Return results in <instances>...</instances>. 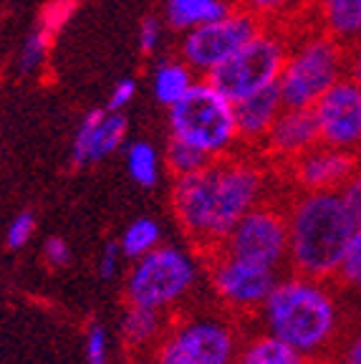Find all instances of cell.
Masks as SVG:
<instances>
[{
  "label": "cell",
  "instance_id": "6da1fadb",
  "mask_svg": "<svg viewBox=\"0 0 361 364\" xmlns=\"http://www.w3.org/2000/svg\"><path fill=\"white\" fill-rule=\"evenodd\" d=\"M271 193V170L263 154L230 152L210 159L203 170L175 177L172 210L200 250H217L240 218L255 205L266 203Z\"/></svg>",
  "mask_w": 361,
  "mask_h": 364
},
{
  "label": "cell",
  "instance_id": "7a4b0ae2",
  "mask_svg": "<svg viewBox=\"0 0 361 364\" xmlns=\"http://www.w3.org/2000/svg\"><path fill=\"white\" fill-rule=\"evenodd\" d=\"M266 334L286 341L308 359L321 357L341 334V306L323 279L296 273L278 279L260 306Z\"/></svg>",
  "mask_w": 361,
  "mask_h": 364
},
{
  "label": "cell",
  "instance_id": "3957f363",
  "mask_svg": "<svg viewBox=\"0 0 361 364\" xmlns=\"http://www.w3.org/2000/svg\"><path fill=\"white\" fill-rule=\"evenodd\" d=\"M286 220L291 268L313 279H336L351 235L359 228L341 193L296 190L286 205Z\"/></svg>",
  "mask_w": 361,
  "mask_h": 364
},
{
  "label": "cell",
  "instance_id": "277c9868",
  "mask_svg": "<svg viewBox=\"0 0 361 364\" xmlns=\"http://www.w3.org/2000/svg\"><path fill=\"white\" fill-rule=\"evenodd\" d=\"M288 31L291 43L278 76V94L283 107L311 109L336 81L346 76L349 48L321 28L311 26L306 18Z\"/></svg>",
  "mask_w": 361,
  "mask_h": 364
},
{
  "label": "cell",
  "instance_id": "5b68a950",
  "mask_svg": "<svg viewBox=\"0 0 361 364\" xmlns=\"http://www.w3.org/2000/svg\"><path fill=\"white\" fill-rule=\"evenodd\" d=\"M170 136L192 144L210 159L225 157L240 144L235 104L210 79H200L185 99L167 109Z\"/></svg>",
  "mask_w": 361,
  "mask_h": 364
},
{
  "label": "cell",
  "instance_id": "8992f818",
  "mask_svg": "<svg viewBox=\"0 0 361 364\" xmlns=\"http://www.w3.org/2000/svg\"><path fill=\"white\" fill-rule=\"evenodd\" d=\"M198 284V261L180 245H157L134 261L126 273V301L131 306L170 311L190 296Z\"/></svg>",
  "mask_w": 361,
  "mask_h": 364
},
{
  "label": "cell",
  "instance_id": "52a82bcc",
  "mask_svg": "<svg viewBox=\"0 0 361 364\" xmlns=\"http://www.w3.org/2000/svg\"><path fill=\"white\" fill-rule=\"evenodd\" d=\"M288 43L291 31L286 26H260L258 33L240 46L222 66L215 68L208 79L232 102L278 86Z\"/></svg>",
  "mask_w": 361,
  "mask_h": 364
},
{
  "label": "cell",
  "instance_id": "ba28073f",
  "mask_svg": "<svg viewBox=\"0 0 361 364\" xmlns=\"http://www.w3.org/2000/svg\"><path fill=\"white\" fill-rule=\"evenodd\" d=\"M240 339L222 316H185L167 324L154 347L157 364H235Z\"/></svg>",
  "mask_w": 361,
  "mask_h": 364
},
{
  "label": "cell",
  "instance_id": "9c48e42d",
  "mask_svg": "<svg viewBox=\"0 0 361 364\" xmlns=\"http://www.w3.org/2000/svg\"><path fill=\"white\" fill-rule=\"evenodd\" d=\"M217 250H225L240 261L278 271L283 263H288L286 208H278L268 200L255 205L248 215L240 218V223L227 233Z\"/></svg>",
  "mask_w": 361,
  "mask_h": 364
},
{
  "label": "cell",
  "instance_id": "30bf717a",
  "mask_svg": "<svg viewBox=\"0 0 361 364\" xmlns=\"http://www.w3.org/2000/svg\"><path fill=\"white\" fill-rule=\"evenodd\" d=\"M263 23L255 21L240 6H232L225 16L182 33L180 56L195 68V74L208 79L215 68L222 66L232 53L245 46Z\"/></svg>",
  "mask_w": 361,
  "mask_h": 364
},
{
  "label": "cell",
  "instance_id": "8fae6325",
  "mask_svg": "<svg viewBox=\"0 0 361 364\" xmlns=\"http://www.w3.org/2000/svg\"><path fill=\"white\" fill-rule=\"evenodd\" d=\"M278 281V271L240 261L225 250L210 253V284L222 304L232 311H260L271 289Z\"/></svg>",
  "mask_w": 361,
  "mask_h": 364
},
{
  "label": "cell",
  "instance_id": "7c38bea8",
  "mask_svg": "<svg viewBox=\"0 0 361 364\" xmlns=\"http://www.w3.org/2000/svg\"><path fill=\"white\" fill-rule=\"evenodd\" d=\"M318 142L344 152H361V86L344 76L313 107Z\"/></svg>",
  "mask_w": 361,
  "mask_h": 364
},
{
  "label": "cell",
  "instance_id": "4fadbf2b",
  "mask_svg": "<svg viewBox=\"0 0 361 364\" xmlns=\"http://www.w3.org/2000/svg\"><path fill=\"white\" fill-rule=\"evenodd\" d=\"M359 167V154L318 142L283 170L301 193H339Z\"/></svg>",
  "mask_w": 361,
  "mask_h": 364
},
{
  "label": "cell",
  "instance_id": "5bb4252c",
  "mask_svg": "<svg viewBox=\"0 0 361 364\" xmlns=\"http://www.w3.org/2000/svg\"><path fill=\"white\" fill-rule=\"evenodd\" d=\"M126 134H129V119L124 112H112L107 107L91 109L81 117L74 132L71 162L76 167L96 165L126 147Z\"/></svg>",
  "mask_w": 361,
  "mask_h": 364
},
{
  "label": "cell",
  "instance_id": "9a60e30c",
  "mask_svg": "<svg viewBox=\"0 0 361 364\" xmlns=\"http://www.w3.org/2000/svg\"><path fill=\"white\" fill-rule=\"evenodd\" d=\"M313 144H318V127L313 112L303 107H283L258 149L271 165L288 167Z\"/></svg>",
  "mask_w": 361,
  "mask_h": 364
},
{
  "label": "cell",
  "instance_id": "2e32d148",
  "mask_svg": "<svg viewBox=\"0 0 361 364\" xmlns=\"http://www.w3.org/2000/svg\"><path fill=\"white\" fill-rule=\"evenodd\" d=\"M81 0H51L38 13V21L31 28V33L23 38L21 51L16 56V71L21 76H38L48 63L58 33L63 31L74 13L79 11Z\"/></svg>",
  "mask_w": 361,
  "mask_h": 364
},
{
  "label": "cell",
  "instance_id": "e0dca14e",
  "mask_svg": "<svg viewBox=\"0 0 361 364\" xmlns=\"http://www.w3.org/2000/svg\"><path fill=\"white\" fill-rule=\"evenodd\" d=\"M303 18L346 48L361 43V0H306Z\"/></svg>",
  "mask_w": 361,
  "mask_h": 364
},
{
  "label": "cell",
  "instance_id": "ac0fdd59",
  "mask_svg": "<svg viewBox=\"0 0 361 364\" xmlns=\"http://www.w3.org/2000/svg\"><path fill=\"white\" fill-rule=\"evenodd\" d=\"M232 104H235V124L237 134H240V144L258 149L263 136L278 119V114L283 112V99L278 94V86L255 91V94H248Z\"/></svg>",
  "mask_w": 361,
  "mask_h": 364
},
{
  "label": "cell",
  "instance_id": "d6986e66",
  "mask_svg": "<svg viewBox=\"0 0 361 364\" xmlns=\"http://www.w3.org/2000/svg\"><path fill=\"white\" fill-rule=\"evenodd\" d=\"M203 76L195 74V68L182 56L159 58L152 68V94L164 109L175 107L180 99H185Z\"/></svg>",
  "mask_w": 361,
  "mask_h": 364
},
{
  "label": "cell",
  "instance_id": "ffe728a7",
  "mask_svg": "<svg viewBox=\"0 0 361 364\" xmlns=\"http://www.w3.org/2000/svg\"><path fill=\"white\" fill-rule=\"evenodd\" d=\"M232 6L235 0H164V23L177 33H187L225 16Z\"/></svg>",
  "mask_w": 361,
  "mask_h": 364
},
{
  "label": "cell",
  "instance_id": "44dd1931",
  "mask_svg": "<svg viewBox=\"0 0 361 364\" xmlns=\"http://www.w3.org/2000/svg\"><path fill=\"white\" fill-rule=\"evenodd\" d=\"M164 329H167L164 311L131 306V304L124 314V321H122V331H124L126 344L134 349H154L157 341L162 339Z\"/></svg>",
  "mask_w": 361,
  "mask_h": 364
},
{
  "label": "cell",
  "instance_id": "7402d4cb",
  "mask_svg": "<svg viewBox=\"0 0 361 364\" xmlns=\"http://www.w3.org/2000/svg\"><path fill=\"white\" fill-rule=\"evenodd\" d=\"M235 364H311V359L276 336L258 334L240 347Z\"/></svg>",
  "mask_w": 361,
  "mask_h": 364
},
{
  "label": "cell",
  "instance_id": "603a6c76",
  "mask_svg": "<svg viewBox=\"0 0 361 364\" xmlns=\"http://www.w3.org/2000/svg\"><path fill=\"white\" fill-rule=\"evenodd\" d=\"M126 172H129L131 180L139 185V188L152 190L159 182L164 170V157H159L157 147L147 139H134V142H126Z\"/></svg>",
  "mask_w": 361,
  "mask_h": 364
},
{
  "label": "cell",
  "instance_id": "cb8c5ba5",
  "mask_svg": "<svg viewBox=\"0 0 361 364\" xmlns=\"http://www.w3.org/2000/svg\"><path fill=\"white\" fill-rule=\"evenodd\" d=\"M245 13L255 18L263 26H286L293 28L296 23L303 21L306 0H235Z\"/></svg>",
  "mask_w": 361,
  "mask_h": 364
},
{
  "label": "cell",
  "instance_id": "d4e9b609",
  "mask_svg": "<svg viewBox=\"0 0 361 364\" xmlns=\"http://www.w3.org/2000/svg\"><path fill=\"white\" fill-rule=\"evenodd\" d=\"M119 245H122L124 258L136 261V258L147 256L149 250H154L157 245H162V228L154 218H136L124 228Z\"/></svg>",
  "mask_w": 361,
  "mask_h": 364
},
{
  "label": "cell",
  "instance_id": "484cf974",
  "mask_svg": "<svg viewBox=\"0 0 361 364\" xmlns=\"http://www.w3.org/2000/svg\"><path fill=\"white\" fill-rule=\"evenodd\" d=\"M210 162L208 154H203L200 149H195L192 144L180 142L175 136H170V144L164 149V167L172 177H185L192 175V172L203 170Z\"/></svg>",
  "mask_w": 361,
  "mask_h": 364
},
{
  "label": "cell",
  "instance_id": "4316f807",
  "mask_svg": "<svg viewBox=\"0 0 361 364\" xmlns=\"http://www.w3.org/2000/svg\"><path fill=\"white\" fill-rule=\"evenodd\" d=\"M336 279L344 286L354 291H361V225L354 230L349 240V248L344 253V261H341V268L336 273Z\"/></svg>",
  "mask_w": 361,
  "mask_h": 364
},
{
  "label": "cell",
  "instance_id": "83f0119b",
  "mask_svg": "<svg viewBox=\"0 0 361 364\" xmlns=\"http://www.w3.org/2000/svg\"><path fill=\"white\" fill-rule=\"evenodd\" d=\"M36 228H38V223H36L33 213H28V210L18 213V215L13 218V220L8 223V228H6V243H8V248H11V250L26 248V245L33 240Z\"/></svg>",
  "mask_w": 361,
  "mask_h": 364
},
{
  "label": "cell",
  "instance_id": "f1b7e54d",
  "mask_svg": "<svg viewBox=\"0 0 361 364\" xmlns=\"http://www.w3.org/2000/svg\"><path fill=\"white\" fill-rule=\"evenodd\" d=\"M164 28H167V23L162 18L157 16L141 18L139 33H136V46H139L141 56H154L159 51V46L164 41Z\"/></svg>",
  "mask_w": 361,
  "mask_h": 364
},
{
  "label": "cell",
  "instance_id": "f546056e",
  "mask_svg": "<svg viewBox=\"0 0 361 364\" xmlns=\"http://www.w3.org/2000/svg\"><path fill=\"white\" fill-rule=\"evenodd\" d=\"M86 362L109 364L112 362V339L104 324H91L86 331Z\"/></svg>",
  "mask_w": 361,
  "mask_h": 364
},
{
  "label": "cell",
  "instance_id": "4dcf8cb0",
  "mask_svg": "<svg viewBox=\"0 0 361 364\" xmlns=\"http://www.w3.org/2000/svg\"><path fill=\"white\" fill-rule=\"evenodd\" d=\"M134 99H136V81L124 76V79H119L117 84L112 86V91H109L107 109H112V112H126V107H129Z\"/></svg>",
  "mask_w": 361,
  "mask_h": 364
},
{
  "label": "cell",
  "instance_id": "1f68e13d",
  "mask_svg": "<svg viewBox=\"0 0 361 364\" xmlns=\"http://www.w3.org/2000/svg\"><path fill=\"white\" fill-rule=\"evenodd\" d=\"M43 261L51 268H66L71 263V245L61 235H51L43 243Z\"/></svg>",
  "mask_w": 361,
  "mask_h": 364
},
{
  "label": "cell",
  "instance_id": "d6a6232c",
  "mask_svg": "<svg viewBox=\"0 0 361 364\" xmlns=\"http://www.w3.org/2000/svg\"><path fill=\"white\" fill-rule=\"evenodd\" d=\"M122 258H124V253H122V245L117 243H109L104 245L102 256H99V276L107 281H112L114 276L119 273V268H122Z\"/></svg>",
  "mask_w": 361,
  "mask_h": 364
},
{
  "label": "cell",
  "instance_id": "836d02e7",
  "mask_svg": "<svg viewBox=\"0 0 361 364\" xmlns=\"http://www.w3.org/2000/svg\"><path fill=\"white\" fill-rule=\"evenodd\" d=\"M341 198H344L346 208H349L351 218H354L356 225H361V167L349 182H346L344 188L339 190Z\"/></svg>",
  "mask_w": 361,
  "mask_h": 364
},
{
  "label": "cell",
  "instance_id": "e575fe53",
  "mask_svg": "<svg viewBox=\"0 0 361 364\" xmlns=\"http://www.w3.org/2000/svg\"><path fill=\"white\" fill-rule=\"evenodd\" d=\"M341 364H361V329L346 336L341 349Z\"/></svg>",
  "mask_w": 361,
  "mask_h": 364
},
{
  "label": "cell",
  "instance_id": "d590c367",
  "mask_svg": "<svg viewBox=\"0 0 361 364\" xmlns=\"http://www.w3.org/2000/svg\"><path fill=\"white\" fill-rule=\"evenodd\" d=\"M346 76L354 79L361 86V43L351 46L349 56H346Z\"/></svg>",
  "mask_w": 361,
  "mask_h": 364
},
{
  "label": "cell",
  "instance_id": "8d00e7d4",
  "mask_svg": "<svg viewBox=\"0 0 361 364\" xmlns=\"http://www.w3.org/2000/svg\"><path fill=\"white\" fill-rule=\"evenodd\" d=\"M359 165H361V152H359Z\"/></svg>",
  "mask_w": 361,
  "mask_h": 364
},
{
  "label": "cell",
  "instance_id": "74e56055",
  "mask_svg": "<svg viewBox=\"0 0 361 364\" xmlns=\"http://www.w3.org/2000/svg\"><path fill=\"white\" fill-rule=\"evenodd\" d=\"M152 364H157V362H152Z\"/></svg>",
  "mask_w": 361,
  "mask_h": 364
}]
</instances>
